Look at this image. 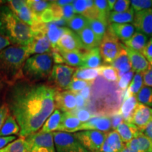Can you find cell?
I'll return each mask as SVG.
<instances>
[{"instance_id":"1","label":"cell","mask_w":152,"mask_h":152,"mask_svg":"<svg viewBox=\"0 0 152 152\" xmlns=\"http://www.w3.org/2000/svg\"><path fill=\"white\" fill-rule=\"evenodd\" d=\"M5 104L20 127V137L38 132L55 110L56 89L23 79L8 86Z\"/></svg>"},{"instance_id":"2","label":"cell","mask_w":152,"mask_h":152,"mask_svg":"<svg viewBox=\"0 0 152 152\" xmlns=\"http://www.w3.org/2000/svg\"><path fill=\"white\" fill-rule=\"evenodd\" d=\"M28 58L26 47L11 45L0 52V81L8 86L25 79L23 68Z\"/></svg>"},{"instance_id":"3","label":"cell","mask_w":152,"mask_h":152,"mask_svg":"<svg viewBox=\"0 0 152 152\" xmlns=\"http://www.w3.org/2000/svg\"><path fill=\"white\" fill-rule=\"evenodd\" d=\"M0 35L14 46L26 47L33 37L30 26L23 22L9 6L0 7Z\"/></svg>"},{"instance_id":"4","label":"cell","mask_w":152,"mask_h":152,"mask_svg":"<svg viewBox=\"0 0 152 152\" xmlns=\"http://www.w3.org/2000/svg\"><path fill=\"white\" fill-rule=\"evenodd\" d=\"M53 58L51 54H36L25 62L23 72L25 79L37 83L48 78L52 69Z\"/></svg>"},{"instance_id":"5","label":"cell","mask_w":152,"mask_h":152,"mask_svg":"<svg viewBox=\"0 0 152 152\" xmlns=\"http://www.w3.org/2000/svg\"><path fill=\"white\" fill-rule=\"evenodd\" d=\"M75 68L67 65L56 64L52 67V71L48 77V83L50 86L57 90H68L73 80Z\"/></svg>"},{"instance_id":"6","label":"cell","mask_w":152,"mask_h":152,"mask_svg":"<svg viewBox=\"0 0 152 152\" xmlns=\"http://www.w3.org/2000/svg\"><path fill=\"white\" fill-rule=\"evenodd\" d=\"M30 152H56L53 132L40 131L26 137Z\"/></svg>"},{"instance_id":"7","label":"cell","mask_w":152,"mask_h":152,"mask_svg":"<svg viewBox=\"0 0 152 152\" xmlns=\"http://www.w3.org/2000/svg\"><path fill=\"white\" fill-rule=\"evenodd\" d=\"M56 152H90L82 145L74 134L56 131L53 132Z\"/></svg>"},{"instance_id":"8","label":"cell","mask_w":152,"mask_h":152,"mask_svg":"<svg viewBox=\"0 0 152 152\" xmlns=\"http://www.w3.org/2000/svg\"><path fill=\"white\" fill-rule=\"evenodd\" d=\"M82 145L90 152H102L106 132L97 130H84L73 133Z\"/></svg>"},{"instance_id":"9","label":"cell","mask_w":152,"mask_h":152,"mask_svg":"<svg viewBox=\"0 0 152 152\" xmlns=\"http://www.w3.org/2000/svg\"><path fill=\"white\" fill-rule=\"evenodd\" d=\"M99 51L102 58L106 64H111L118 54L121 49V43L109 29L101 41Z\"/></svg>"},{"instance_id":"10","label":"cell","mask_w":152,"mask_h":152,"mask_svg":"<svg viewBox=\"0 0 152 152\" xmlns=\"http://www.w3.org/2000/svg\"><path fill=\"white\" fill-rule=\"evenodd\" d=\"M33 37L26 46L28 57L36 54H51L52 46L50 41L42 30H32Z\"/></svg>"},{"instance_id":"11","label":"cell","mask_w":152,"mask_h":152,"mask_svg":"<svg viewBox=\"0 0 152 152\" xmlns=\"http://www.w3.org/2000/svg\"><path fill=\"white\" fill-rule=\"evenodd\" d=\"M55 48L64 52H76L84 49L77 34L68 28L58 39Z\"/></svg>"},{"instance_id":"12","label":"cell","mask_w":152,"mask_h":152,"mask_svg":"<svg viewBox=\"0 0 152 152\" xmlns=\"http://www.w3.org/2000/svg\"><path fill=\"white\" fill-rule=\"evenodd\" d=\"M55 108L65 113L76 109V98L75 93L69 90H56L54 97Z\"/></svg>"},{"instance_id":"13","label":"cell","mask_w":152,"mask_h":152,"mask_svg":"<svg viewBox=\"0 0 152 152\" xmlns=\"http://www.w3.org/2000/svg\"><path fill=\"white\" fill-rule=\"evenodd\" d=\"M132 25L137 31L152 37V9L135 13Z\"/></svg>"},{"instance_id":"14","label":"cell","mask_w":152,"mask_h":152,"mask_svg":"<svg viewBox=\"0 0 152 152\" xmlns=\"http://www.w3.org/2000/svg\"><path fill=\"white\" fill-rule=\"evenodd\" d=\"M111 128V118L108 115H94L86 123H82L78 131L97 130L106 132Z\"/></svg>"},{"instance_id":"15","label":"cell","mask_w":152,"mask_h":152,"mask_svg":"<svg viewBox=\"0 0 152 152\" xmlns=\"http://www.w3.org/2000/svg\"><path fill=\"white\" fill-rule=\"evenodd\" d=\"M152 120V109L143 104L138 103L134 113H133L131 123L136 125L141 132L143 131Z\"/></svg>"},{"instance_id":"16","label":"cell","mask_w":152,"mask_h":152,"mask_svg":"<svg viewBox=\"0 0 152 152\" xmlns=\"http://www.w3.org/2000/svg\"><path fill=\"white\" fill-rule=\"evenodd\" d=\"M75 14L83 15L88 19L98 18V12L95 7L94 1L92 0H76L73 1Z\"/></svg>"},{"instance_id":"17","label":"cell","mask_w":152,"mask_h":152,"mask_svg":"<svg viewBox=\"0 0 152 152\" xmlns=\"http://www.w3.org/2000/svg\"><path fill=\"white\" fill-rule=\"evenodd\" d=\"M125 49L128 55L129 60L132 66V70L134 73H143L150 67L147 60L142 53L131 49L124 45Z\"/></svg>"},{"instance_id":"18","label":"cell","mask_w":152,"mask_h":152,"mask_svg":"<svg viewBox=\"0 0 152 152\" xmlns=\"http://www.w3.org/2000/svg\"><path fill=\"white\" fill-rule=\"evenodd\" d=\"M81 124L80 121L71 112H65L62 113L57 131L68 133L77 132Z\"/></svg>"},{"instance_id":"19","label":"cell","mask_w":152,"mask_h":152,"mask_svg":"<svg viewBox=\"0 0 152 152\" xmlns=\"http://www.w3.org/2000/svg\"><path fill=\"white\" fill-rule=\"evenodd\" d=\"M108 29L123 42L130 39L135 33V28L131 23H110Z\"/></svg>"},{"instance_id":"20","label":"cell","mask_w":152,"mask_h":152,"mask_svg":"<svg viewBox=\"0 0 152 152\" xmlns=\"http://www.w3.org/2000/svg\"><path fill=\"white\" fill-rule=\"evenodd\" d=\"M125 146L118 133L113 130L107 134L102 146V152H119Z\"/></svg>"},{"instance_id":"21","label":"cell","mask_w":152,"mask_h":152,"mask_svg":"<svg viewBox=\"0 0 152 152\" xmlns=\"http://www.w3.org/2000/svg\"><path fill=\"white\" fill-rule=\"evenodd\" d=\"M118 133L123 142L128 143L132 139L136 138L142 132H141L136 125L131 123L123 122L115 130Z\"/></svg>"},{"instance_id":"22","label":"cell","mask_w":152,"mask_h":152,"mask_svg":"<svg viewBox=\"0 0 152 152\" xmlns=\"http://www.w3.org/2000/svg\"><path fill=\"white\" fill-rule=\"evenodd\" d=\"M77 34L80 39L83 49L86 51L91 50L99 46L100 42L89 26Z\"/></svg>"},{"instance_id":"23","label":"cell","mask_w":152,"mask_h":152,"mask_svg":"<svg viewBox=\"0 0 152 152\" xmlns=\"http://www.w3.org/2000/svg\"><path fill=\"white\" fill-rule=\"evenodd\" d=\"M148 41H149L148 36L144 35L141 32L135 31V33L133 34L130 39L123 42V43L125 47L142 54Z\"/></svg>"},{"instance_id":"24","label":"cell","mask_w":152,"mask_h":152,"mask_svg":"<svg viewBox=\"0 0 152 152\" xmlns=\"http://www.w3.org/2000/svg\"><path fill=\"white\" fill-rule=\"evenodd\" d=\"M101 64L102 56L99 47L83 52V62L81 68H98Z\"/></svg>"},{"instance_id":"25","label":"cell","mask_w":152,"mask_h":152,"mask_svg":"<svg viewBox=\"0 0 152 152\" xmlns=\"http://www.w3.org/2000/svg\"><path fill=\"white\" fill-rule=\"evenodd\" d=\"M138 102L135 96H132L123 101V104L118 112L122 115L125 122L131 123L133 113L135 110Z\"/></svg>"},{"instance_id":"26","label":"cell","mask_w":152,"mask_h":152,"mask_svg":"<svg viewBox=\"0 0 152 152\" xmlns=\"http://www.w3.org/2000/svg\"><path fill=\"white\" fill-rule=\"evenodd\" d=\"M66 28H67L66 27H58L52 23L45 25L44 33H45L52 44V49L56 47L58 39H60L63 34L65 33Z\"/></svg>"},{"instance_id":"27","label":"cell","mask_w":152,"mask_h":152,"mask_svg":"<svg viewBox=\"0 0 152 152\" xmlns=\"http://www.w3.org/2000/svg\"><path fill=\"white\" fill-rule=\"evenodd\" d=\"M134 11L132 8H130L125 12L116 13L111 11L108 17V22L110 23H131L134 20Z\"/></svg>"},{"instance_id":"28","label":"cell","mask_w":152,"mask_h":152,"mask_svg":"<svg viewBox=\"0 0 152 152\" xmlns=\"http://www.w3.org/2000/svg\"><path fill=\"white\" fill-rule=\"evenodd\" d=\"M62 113L58 109H55L52 115L49 116L44 125L42 127L40 132L45 133H51L56 132L58 129V125L60 124L61 119Z\"/></svg>"},{"instance_id":"29","label":"cell","mask_w":152,"mask_h":152,"mask_svg":"<svg viewBox=\"0 0 152 152\" xmlns=\"http://www.w3.org/2000/svg\"><path fill=\"white\" fill-rule=\"evenodd\" d=\"M28 7L32 11L35 19L37 21H40V16L44 11L50 8L52 6V1H42V0H27Z\"/></svg>"},{"instance_id":"30","label":"cell","mask_w":152,"mask_h":152,"mask_svg":"<svg viewBox=\"0 0 152 152\" xmlns=\"http://www.w3.org/2000/svg\"><path fill=\"white\" fill-rule=\"evenodd\" d=\"M58 51L64 58V63L67 64V66H73V67H82L83 62V52L82 51H76V52Z\"/></svg>"},{"instance_id":"31","label":"cell","mask_w":152,"mask_h":152,"mask_svg":"<svg viewBox=\"0 0 152 152\" xmlns=\"http://www.w3.org/2000/svg\"><path fill=\"white\" fill-rule=\"evenodd\" d=\"M13 12L23 22H24L25 23L27 24L28 26L32 27L33 25L36 22H38L35 19V17L34 16L32 11H30L29 7H28L26 1H24V3L23 4L17 8L16 10H14Z\"/></svg>"},{"instance_id":"32","label":"cell","mask_w":152,"mask_h":152,"mask_svg":"<svg viewBox=\"0 0 152 152\" xmlns=\"http://www.w3.org/2000/svg\"><path fill=\"white\" fill-rule=\"evenodd\" d=\"M88 26L101 42L107 31L108 22L99 18L88 19Z\"/></svg>"},{"instance_id":"33","label":"cell","mask_w":152,"mask_h":152,"mask_svg":"<svg viewBox=\"0 0 152 152\" xmlns=\"http://www.w3.org/2000/svg\"><path fill=\"white\" fill-rule=\"evenodd\" d=\"M19 133L20 127L14 117L10 114L0 130V137L12 136V134H18Z\"/></svg>"},{"instance_id":"34","label":"cell","mask_w":152,"mask_h":152,"mask_svg":"<svg viewBox=\"0 0 152 152\" xmlns=\"http://www.w3.org/2000/svg\"><path fill=\"white\" fill-rule=\"evenodd\" d=\"M67 26L69 29L77 33L88 26V18L83 15L75 14L67 22Z\"/></svg>"},{"instance_id":"35","label":"cell","mask_w":152,"mask_h":152,"mask_svg":"<svg viewBox=\"0 0 152 152\" xmlns=\"http://www.w3.org/2000/svg\"><path fill=\"white\" fill-rule=\"evenodd\" d=\"M99 72L97 68H80L76 69L73 75V78L83 80L92 82L97 78Z\"/></svg>"},{"instance_id":"36","label":"cell","mask_w":152,"mask_h":152,"mask_svg":"<svg viewBox=\"0 0 152 152\" xmlns=\"http://www.w3.org/2000/svg\"><path fill=\"white\" fill-rule=\"evenodd\" d=\"M99 75L106 80L109 82H116L118 80L117 71L111 66H101L97 68Z\"/></svg>"},{"instance_id":"37","label":"cell","mask_w":152,"mask_h":152,"mask_svg":"<svg viewBox=\"0 0 152 152\" xmlns=\"http://www.w3.org/2000/svg\"><path fill=\"white\" fill-rule=\"evenodd\" d=\"M138 103L152 107V88L144 86L136 95Z\"/></svg>"},{"instance_id":"38","label":"cell","mask_w":152,"mask_h":152,"mask_svg":"<svg viewBox=\"0 0 152 152\" xmlns=\"http://www.w3.org/2000/svg\"><path fill=\"white\" fill-rule=\"evenodd\" d=\"M94 4L98 12L99 19L108 22V17L111 11L108 7V2L106 0H95Z\"/></svg>"},{"instance_id":"39","label":"cell","mask_w":152,"mask_h":152,"mask_svg":"<svg viewBox=\"0 0 152 152\" xmlns=\"http://www.w3.org/2000/svg\"><path fill=\"white\" fill-rule=\"evenodd\" d=\"M93 82L83 80H79L76 78H73V80L71 81V84L68 87V90L71 91V92L75 93H78L80 92L82 90L85 88L87 86L92 85Z\"/></svg>"},{"instance_id":"40","label":"cell","mask_w":152,"mask_h":152,"mask_svg":"<svg viewBox=\"0 0 152 152\" xmlns=\"http://www.w3.org/2000/svg\"><path fill=\"white\" fill-rule=\"evenodd\" d=\"M131 8L135 13L152 8L151 0H132L130 1Z\"/></svg>"},{"instance_id":"41","label":"cell","mask_w":152,"mask_h":152,"mask_svg":"<svg viewBox=\"0 0 152 152\" xmlns=\"http://www.w3.org/2000/svg\"><path fill=\"white\" fill-rule=\"evenodd\" d=\"M128 61H130L128 58V55L127 54L126 50L125 49L123 44H121V50H120L117 56L115 57V59L113 60V61L111 64V65L112 67H113L115 70H117L118 68L121 64Z\"/></svg>"},{"instance_id":"42","label":"cell","mask_w":152,"mask_h":152,"mask_svg":"<svg viewBox=\"0 0 152 152\" xmlns=\"http://www.w3.org/2000/svg\"><path fill=\"white\" fill-rule=\"evenodd\" d=\"M134 75V71H132V70H131L130 71L123 75L118 80V87L123 91L126 90L129 87V85H130L131 82H132Z\"/></svg>"},{"instance_id":"43","label":"cell","mask_w":152,"mask_h":152,"mask_svg":"<svg viewBox=\"0 0 152 152\" xmlns=\"http://www.w3.org/2000/svg\"><path fill=\"white\" fill-rule=\"evenodd\" d=\"M71 113L77 117V118L82 123H86L92 118L93 115L89 111L85 109H75L74 111H71Z\"/></svg>"},{"instance_id":"44","label":"cell","mask_w":152,"mask_h":152,"mask_svg":"<svg viewBox=\"0 0 152 152\" xmlns=\"http://www.w3.org/2000/svg\"><path fill=\"white\" fill-rule=\"evenodd\" d=\"M130 1L129 0H118L115 1L112 11L116 13L125 12L130 9Z\"/></svg>"},{"instance_id":"45","label":"cell","mask_w":152,"mask_h":152,"mask_svg":"<svg viewBox=\"0 0 152 152\" xmlns=\"http://www.w3.org/2000/svg\"><path fill=\"white\" fill-rule=\"evenodd\" d=\"M61 10L62 18L64 19L66 22L71 20L75 15L72 3L64 6V7H61Z\"/></svg>"},{"instance_id":"46","label":"cell","mask_w":152,"mask_h":152,"mask_svg":"<svg viewBox=\"0 0 152 152\" xmlns=\"http://www.w3.org/2000/svg\"><path fill=\"white\" fill-rule=\"evenodd\" d=\"M39 18H40V21L45 24L54 22L56 20V17H55L54 11L52 9V7L44 11Z\"/></svg>"},{"instance_id":"47","label":"cell","mask_w":152,"mask_h":152,"mask_svg":"<svg viewBox=\"0 0 152 152\" xmlns=\"http://www.w3.org/2000/svg\"><path fill=\"white\" fill-rule=\"evenodd\" d=\"M109 117L110 118H111V128L114 129V130H115L121 123L124 122V120H123L122 115H121L118 111L111 114V115H110Z\"/></svg>"},{"instance_id":"48","label":"cell","mask_w":152,"mask_h":152,"mask_svg":"<svg viewBox=\"0 0 152 152\" xmlns=\"http://www.w3.org/2000/svg\"><path fill=\"white\" fill-rule=\"evenodd\" d=\"M142 54L149 62V65L152 66V37L150 38L144 48Z\"/></svg>"},{"instance_id":"49","label":"cell","mask_w":152,"mask_h":152,"mask_svg":"<svg viewBox=\"0 0 152 152\" xmlns=\"http://www.w3.org/2000/svg\"><path fill=\"white\" fill-rule=\"evenodd\" d=\"M9 115H10V111H9L8 106L6 104H4L3 105L0 106V130L3 126L6 119Z\"/></svg>"},{"instance_id":"50","label":"cell","mask_w":152,"mask_h":152,"mask_svg":"<svg viewBox=\"0 0 152 152\" xmlns=\"http://www.w3.org/2000/svg\"><path fill=\"white\" fill-rule=\"evenodd\" d=\"M142 75L144 86L152 87V66H150L147 71L142 73Z\"/></svg>"},{"instance_id":"51","label":"cell","mask_w":152,"mask_h":152,"mask_svg":"<svg viewBox=\"0 0 152 152\" xmlns=\"http://www.w3.org/2000/svg\"><path fill=\"white\" fill-rule=\"evenodd\" d=\"M132 70V66H131V64L130 61L124 63V64H121V66L118 68L116 70L118 75V79L121 77H122L123 75H125V73H127L128 72Z\"/></svg>"},{"instance_id":"52","label":"cell","mask_w":152,"mask_h":152,"mask_svg":"<svg viewBox=\"0 0 152 152\" xmlns=\"http://www.w3.org/2000/svg\"><path fill=\"white\" fill-rule=\"evenodd\" d=\"M51 55H52L53 60H54V61L56 64H61L63 63H64V58H63L61 54H60L59 51L56 48L52 49Z\"/></svg>"},{"instance_id":"53","label":"cell","mask_w":152,"mask_h":152,"mask_svg":"<svg viewBox=\"0 0 152 152\" xmlns=\"http://www.w3.org/2000/svg\"><path fill=\"white\" fill-rule=\"evenodd\" d=\"M16 136H8V137H0V149H3L8 145V144L16 140Z\"/></svg>"},{"instance_id":"54","label":"cell","mask_w":152,"mask_h":152,"mask_svg":"<svg viewBox=\"0 0 152 152\" xmlns=\"http://www.w3.org/2000/svg\"><path fill=\"white\" fill-rule=\"evenodd\" d=\"M75 98H76V109H83L84 106L87 105V101L85 100V99L79 94V93H76Z\"/></svg>"},{"instance_id":"55","label":"cell","mask_w":152,"mask_h":152,"mask_svg":"<svg viewBox=\"0 0 152 152\" xmlns=\"http://www.w3.org/2000/svg\"><path fill=\"white\" fill-rule=\"evenodd\" d=\"M91 90H92V85H90V86H87L85 87V88L83 89V90H82L80 92L78 93L85 99V100L88 102L91 95Z\"/></svg>"},{"instance_id":"56","label":"cell","mask_w":152,"mask_h":152,"mask_svg":"<svg viewBox=\"0 0 152 152\" xmlns=\"http://www.w3.org/2000/svg\"><path fill=\"white\" fill-rule=\"evenodd\" d=\"M143 133L144 135L147 136L149 139L150 141L152 142V120L149 121V123L145 127Z\"/></svg>"},{"instance_id":"57","label":"cell","mask_w":152,"mask_h":152,"mask_svg":"<svg viewBox=\"0 0 152 152\" xmlns=\"http://www.w3.org/2000/svg\"><path fill=\"white\" fill-rule=\"evenodd\" d=\"M11 43L7 38L4 37L1 35H0V52L2 51L3 49H4L7 47L10 46Z\"/></svg>"},{"instance_id":"58","label":"cell","mask_w":152,"mask_h":152,"mask_svg":"<svg viewBox=\"0 0 152 152\" xmlns=\"http://www.w3.org/2000/svg\"><path fill=\"white\" fill-rule=\"evenodd\" d=\"M52 3L56 4L58 7H64V6L69 4L73 2V1L71 0H57V1H52Z\"/></svg>"},{"instance_id":"59","label":"cell","mask_w":152,"mask_h":152,"mask_svg":"<svg viewBox=\"0 0 152 152\" xmlns=\"http://www.w3.org/2000/svg\"><path fill=\"white\" fill-rule=\"evenodd\" d=\"M115 0H107V2H108V7H109V11H113V8L114 7V4L115 3Z\"/></svg>"},{"instance_id":"60","label":"cell","mask_w":152,"mask_h":152,"mask_svg":"<svg viewBox=\"0 0 152 152\" xmlns=\"http://www.w3.org/2000/svg\"><path fill=\"white\" fill-rule=\"evenodd\" d=\"M16 152H30L29 151V149H28L27 142H26V144L24 146V147H23L22 148H20V149H18V151H16Z\"/></svg>"},{"instance_id":"61","label":"cell","mask_w":152,"mask_h":152,"mask_svg":"<svg viewBox=\"0 0 152 152\" xmlns=\"http://www.w3.org/2000/svg\"><path fill=\"white\" fill-rule=\"evenodd\" d=\"M119 152H140V151H134V150L130 149V148L127 147L126 146H125Z\"/></svg>"},{"instance_id":"62","label":"cell","mask_w":152,"mask_h":152,"mask_svg":"<svg viewBox=\"0 0 152 152\" xmlns=\"http://www.w3.org/2000/svg\"><path fill=\"white\" fill-rule=\"evenodd\" d=\"M2 2H4V1H0V4H2Z\"/></svg>"},{"instance_id":"63","label":"cell","mask_w":152,"mask_h":152,"mask_svg":"<svg viewBox=\"0 0 152 152\" xmlns=\"http://www.w3.org/2000/svg\"><path fill=\"white\" fill-rule=\"evenodd\" d=\"M1 82L0 81V87H1Z\"/></svg>"}]
</instances>
